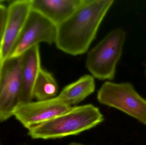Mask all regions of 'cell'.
Masks as SVG:
<instances>
[{
	"instance_id": "13",
	"label": "cell",
	"mask_w": 146,
	"mask_h": 145,
	"mask_svg": "<svg viewBox=\"0 0 146 145\" xmlns=\"http://www.w3.org/2000/svg\"><path fill=\"white\" fill-rule=\"evenodd\" d=\"M2 2L0 1V51L7 16V7L2 3Z\"/></svg>"
},
{
	"instance_id": "16",
	"label": "cell",
	"mask_w": 146,
	"mask_h": 145,
	"mask_svg": "<svg viewBox=\"0 0 146 145\" xmlns=\"http://www.w3.org/2000/svg\"><path fill=\"white\" fill-rule=\"evenodd\" d=\"M145 74H146V70H145Z\"/></svg>"
},
{
	"instance_id": "6",
	"label": "cell",
	"mask_w": 146,
	"mask_h": 145,
	"mask_svg": "<svg viewBox=\"0 0 146 145\" xmlns=\"http://www.w3.org/2000/svg\"><path fill=\"white\" fill-rule=\"evenodd\" d=\"M20 56L3 60L0 80V121L13 116L21 92Z\"/></svg>"
},
{
	"instance_id": "11",
	"label": "cell",
	"mask_w": 146,
	"mask_h": 145,
	"mask_svg": "<svg viewBox=\"0 0 146 145\" xmlns=\"http://www.w3.org/2000/svg\"><path fill=\"white\" fill-rule=\"evenodd\" d=\"M95 90L94 77L92 75H86L66 86L58 96L64 103L72 106L82 102Z\"/></svg>"
},
{
	"instance_id": "1",
	"label": "cell",
	"mask_w": 146,
	"mask_h": 145,
	"mask_svg": "<svg viewBox=\"0 0 146 145\" xmlns=\"http://www.w3.org/2000/svg\"><path fill=\"white\" fill-rule=\"evenodd\" d=\"M114 0H82L77 9L57 26L55 44L58 49L73 56L88 50Z\"/></svg>"
},
{
	"instance_id": "14",
	"label": "cell",
	"mask_w": 146,
	"mask_h": 145,
	"mask_svg": "<svg viewBox=\"0 0 146 145\" xmlns=\"http://www.w3.org/2000/svg\"><path fill=\"white\" fill-rule=\"evenodd\" d=\"M3 62V60L1 55V52H0V80H1V72L2 66Z\"/></svg>"
},
{
	"instance_id": "12",
	"label": "cell",
	"mask_w": 146,
	"mask_h": 145,
	"mask_svg": "<svg viewBox=\"0 0 146 145\" xmlns=\"http://www.w3.org/2000/svg\"><path fill=\"white\" fill-rule=\"evenodd\" d=\"M58 93V84L52 74L41 68L34 85L33 97L38 101L47 100L55 98Z\"/></svg>"
},
{
	"instance_id": "10",
	"label": "cell",
	"mask_w": 146,
	"mask_h": 145,
	"mask_svg": "<svg viewBox=\"0 0 146 145\" xmlns=\"http://www.w3.org/2000/svg\"><path fill=\"white\" fill-rule=\"evenodd\" d=\"M82 0H31V9L42 14L56 26L68 18Z\"/></svg>"
},
{
	"instance_id": "4",
	"label": "cell",
	"mask_w": 146,
	"mask_h": 145,
	"mask_svg": "<svg viewBox=\"0 0 146 145\" xmlns=\"http://www.w3.org/2000/svg\"><path fill=\"white\" fill-rule=\"evenodd\" d=\"M101 104L119 110L146 125V100L129 82H105L98 91Z\"/></svg>"
},
{
	"instance_id": "2",
	"label": "cell",
	"mask_w": 146,
	"mask_h": 145,
	"mask_svg": "<svg viewBox=\"0 0 146 145\" xmlns=\"http://www.w3.org/2000/svg\"><path fill=\"white\" fill-rule=\"evenodd\" d=\"M104 120L98 107L92 104L71 107L68 111L28 129L33 139L50 140L78 135L95 127Z\"/></svg>"
},
{
	"instance_id": "7",
	"label": "cell",
	"mask_w": 146,
	"mask_h": 145,
	"mask_svg": "<svg viewBox=\"0 0 146 145\" xmlns=\"http://www.w3.org/2000/svg\"><path fill=\"white\" fill-rule=\"evenodd\" d=\"M71 107L57 96L47 100L19 104L13 116L28 129L66 112Z\"/></svg>"
},
{
	"instance_id": "8",
	"label": "cell",
	"mask_w": 146,
	"mask_h": 145,
	"mask_svg": "<svg viewBox=\"0 0 146 145\" xmlns=\"http://www.w3.org/2000/svg\"><path fill=\"white\" fill-rule=\"evenodd\" d=\"M31 10V0L13 1L7 7V16L1 52L3 61L21 32Z\"/></svg>"
},
{
	"instance_id": "9",
	"label": "cell",
	"mask_w": 146,
	"mask_h": 145,
	"mask_svg": "<svg viewBox=\"0 0 146 145\" xmlns=\"http://www.w3.org/2000/svg\"><path fill=\"white\" fill-rule=\"evenodd\" d=\"M21 92L19 103L32 100L33 89L39 71L41 69L39 46L35 45L20 56Z\"/></svg>"
},
{
	"instance_id": "5",
	"label": "cell",
	"mask_w": 146,
	"mask_h": 145,
	"mask_svg": "<svg viewBox=\"0 0 146 145\" xmlns=\"http://www.w3.org/2000/svg\"><path fill=\"white\" fill-rule=\"evenodd\" d=\"M57 26L42 14L31 9L25 25L7 58L20 57L40 43H55Z\"/></svg>"
},
{
	"instance_id": "3",
	"label": "cell",
	"mask_w": 146,
	"mask_h": 145,
	"mask_svg": "<svg viewBox=\"0 0 146 145\" xmlns=\"http://www.w3.org/2000/svg\"><path fill=\"white\" fill-rule=\"evenodd\" d=\"M126 39L124 30L114 29L88 52L86 67L94 78L102 81L114 79Z\"/></svg>"
},
{
	"instance_id": "15",
	"label": "cell",
	"mask_w": 146,
	"mask_h": 145,
	"mask_svg": "<svg viewBox=\"0 0 146 145\" xmlns=\"http://www.w3.org/2000/svg\"><path fill=\"white\" fill-rule=\"evenodd\" d=\"M67 145H86L83 144H81V143H78V142H73L70 143Z\"/></svg>"
}]
</instances>
